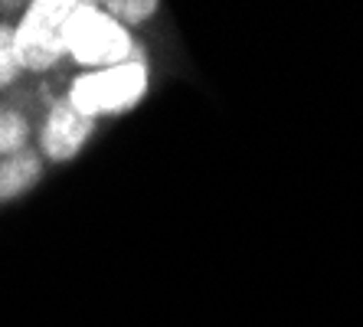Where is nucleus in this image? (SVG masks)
Returning <instances> with one entry per match:
<instances>
[{"mask_svg":"<svg viewBox=\"0 0 363 327\" xmlns=\"http://www.w3.org/2000/svg\"><path fill=\"white\" fill-rule=\"evenodd\" d=\"M147 89H151V66L141 56H135L118 66L89 69L76 76L66 92V101L85 118L99 121V118L125 115L135 105H141Z\"/></svg>","mask_w":363,"mask_h":327,"instance_id":"1","label":"nucleus"},{"mask_svg":"<svg viewBox=\"0 0 363 327\" xmlns=\"http://www.w3.org/2000/svg\"><path fill=\"white\" fill-rule=\"evenodd\" d=\"M66 56L76 59L85 72L118 66L135 59V36L105 7L79 0L66 23Z\"/></svg>","mask_w":363,"mask_h":327,"instance_id":"2","label":"nucleus"},{"mask_svg":"<svg viewBox=\"0 0 363 327\" xmlns=\"http://www.w3.org/2000/svg\"><path fill=\"white\" fill-rule=\"evenodd\" d=\"M79 0H33L13 26L23 72H50L66 56V23Z\"/></svg>","mask_w":363,"mask_h":327,"instance_id":"3","label":"nucleus"},{"mask_svg":"<svg viewBox=\"0 0 363 327\" xmlns=\"http://www.w3.org/2000/svg\"><path fill=\"white\" fill-rule=\"evenodd\" d=\"M95 131V121L76 111L66 99H60L46 111L40 128V154L52 164H69L85 151V144Z\"/></svg>","mask_w":363,"mask_h":327,"instance_id":"4","label":"nucleus"},{"mask_svg":"<svg viewBox=\"0 0 363 327\" xmlns=\"http://www.w3.org/2000/svg\"><path fill=\"white\" fill-rule=\"evenodd\" d=\"M43 177V160L33 151H17L0 160V200H13L30 193Z\"/></svg>","mask_w":363,"mask_h":327,"instance_id":"5","label":"nucleus"},{"mask_svg":"<svg viewBox=\"0 0 363 327\" xmlns=\"http://www.w3.org/2000/svg\"><path fill=\"white\" fill-rule=\"evenodd\" d=\"M101 7L108 10L111 17L118 20L121 26H138L144 23V20H151L157 10H161V4L157 0H108V4H101Z\"/></svg>","mask_w":363,"mask_h":327,"instance_id":"6","label":"nucleus"},{"mask_svg":"<svg viewBox=\"0 0 363 327\" xmlns=\"http://www.w3.org/2000/svg\"><path fill=\"white\" fill-rule=\"evenodd\" d=\"M23 72L17 56V43H13V26L0 23V89L17 82V76Z\"/></svg>","mask_w":363,"mask_h":327,"instance_id":"7","label":"nucleus"},{"mask_svg":"<svg viewBox=\"0 0 363 327\" xmlns=\"http://www.w3.org/2000/svg\"><path fill=\"white\" fill-rule=\"evenodd\" d=\"M26 144V121L17 111H0V157L23 151Z\"/></svg>","mask_w":363,"mask_h":327,"instance_id":"8","label":"nucleus"}]
</instances>
